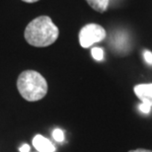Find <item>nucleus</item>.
Returning a JSON list of instances; mask_svg holds the SVG:
<instances>
[{
	"instance_id": "nucleus-13",
	"label": "nucleus",
	"mask_w": 152,
	"mask_h": 152,
	"mask_svg": "<svg viewBox=\"0 0 152 152\" xmlns=\"http://www.w3.org/2000/svg\"><path fill=\"white\" fill-rule=\"evenodd\" d=\"M24 2H27V3H34V2H37L39 0H22Z\"/></svg>"
},
{
	"instance_id": "nucleus-4",
	"label": "nucleus",
	"mask_w": 152,
	"mask_h": 152,
	"mask_svg": "<svg viewBox=\"0 0 152 152\" xmlns=\"http://www.w3.org/2000/svg\"><path fill=\"white\" fill-rule=\"evenodd\" d=\"M133 92L142 103L149 105L152 108V83L135 85L133 87Z\"/></svg>"
},
{
	"instance_id": "nucleus-7",
	"label": "nucleus",
	"mask_w": 152,
	"mask_h": 152,
	"mask_svg": "<svg viewBox=\"0 0 152 152\" xmlns=\"http://www.w3.org/2000/svg\"><path fill=\"white\" fill-rule=\"evenodd\" d=\"M91 53H92L93 58L95 60L101 61V60L104 59V50L101 48H93L92 50H91Z\"/></svg>"
},
{
	"instance_id": "nucleus-10",
	"label": "nucleus",
	"mask_w": 152,
	"mask_h": 152,
	"mask_svg": "<svg viewBox=\"0 0 152 152\" xmlns=\"http://www.w3.org/2000/svg\"><path fill=\"white\" fill-rule=\"evenodd\" d=\"M138 109L140 110L142 113H144V114H148L150 112L151 110V107L149 105H147V104H144V103H141L140 105L138 106Z\"/></svg>"
},
{
	"instance_id": "nucleus-1",
	"label": "nucleus",
	"mask_w": 152,
	"mask_h": 152,
	"mask_svg": "<svg viewBox=\"0 0 152 152\" xmlns=\"http://www.w3.org/2000/svg\"><path fill=\"white\" fill-rule=\"evenodd\" d=\"M59 36V30L48 16H39L26 27L24 37L29 45L45 48L53 45Z\"/></svg>"
},
{
	"instance_id": "nucleus-9",
	"label": "nucleus",
	"mask_w": 152,
	"mask_h": 152,
	"mask_svg": "<svg viewBox=\"0 0 152 152\" xmlns=\"http://www.w3.org/2000/svg\"><path fill=\"white\" fill-rule=\"evenodd\" d=\"M143 57L148 64H152V53L150 50H144Z\"/></svg>"
},
{
	"instance_id": "nucleus-6",
	"label": "nucleus",
	"mask_w": 152,
	"mask_h": 152,
	"mask_svg": "<svg viewBox=\"0 0 152 152\" xmlns=\"http://www.w3.org/2000/svg\"><path fill=\"white\" fill-rule=\"evenodd\" d=\"M89 6L99 13H104L109 7L110 0H85Z\"/></svg>"
},
{
	"instance_id": "nucleus-12",
	"label": "nucleus",
	"mask_w": 152,
	"mask_h": 152,
	"mask_svg": "<svg viewBox=\"0 0 152 152\" xmlns=\"http://www.w3.org/2000/svg\"><path fill=\"white\" fill-rule=\"evenodd\" d=\"M129 152H152V150H148V149H143V148H138V149H134V150H129Z\"/></svg>"
},
{
	"instance_id": "nucleus-11",
	"label": "nucleus",
	"mask_w": 152,
	"mask_h": 152,
	"mask_svg": "<svg viewBox=\"0 0 152 152\" xmlns=\"http://www.w3.org/2000/svg\"><path fill=\"white\" fill-rule=\"evenodd\" d=\"M30 150H31V147H30L29 144H23L22 146H21L19 148V151L20 152H30Z\"/></svg>"
},
{
	"instance_id": "nucleus-8",
	"label": "nucleus",
	"mask_w": 152,
	"mask_h": 152,
	"mask_svg": "<svg viewBox=\"0 0 152 152\" xmlns=\"http://www.w3.org/2000/svg\"><path fill=\"white\" fill-rule=\"evenodd\" d=\"M53 137L54 138V140H56L57 142H62L64 140V132H63L62 129H56L53 132Z\"/></svg>"
},
{
	"instance_id": "nucleus-2",
	"label": "nucleus",
	"mask_w": 152,
	"mask_h": 152,
	"mask_svg": "<svg viewBox=\"0 0 152 152\" xmlns=\"http://www.w3.org/2000/svg\"><path fill=\"white\" fill-rule=\"evenodd\" d=\"M17 88L26 101L36 102L42 100L48 93V82L41 73L35 70L21 72L17 79Z\"/></svg>"
},
{
	"instance_id": "nucleus-3",
	"label": "nucleus",
	"mask_w": 152,
	"mask_h": 152,
	"mask_svg": "<svg viewBox=\"0 0 152 152\" xmlns=\"http://www.w3.org/2000/svg\"><path fill=\"white\" fill-rule=\"evenodd\" d=\"M106 36V30L101 25L95 23L87 24L79 32V44L83 48H88L96 42L105 39Z\"/></svg>"
},
{
	"instance_id": "nucleus-5",
	"label": "nucleus",
	"mask_w": 152,
	"mask_h": 152,
	"mask_svg": "<svg viewBox=\"0 0 152 152\" xmlns=\"http://www.w3.org/2000/svg\"><path fill=\"white\" fill-rule=\"evenodd\" d=\"M33 145L38 152H54L56 151V147L51 143L50 139L45 138V136L41 134L35 135L33 138Z\"/></svg>"
}]
</instances>
